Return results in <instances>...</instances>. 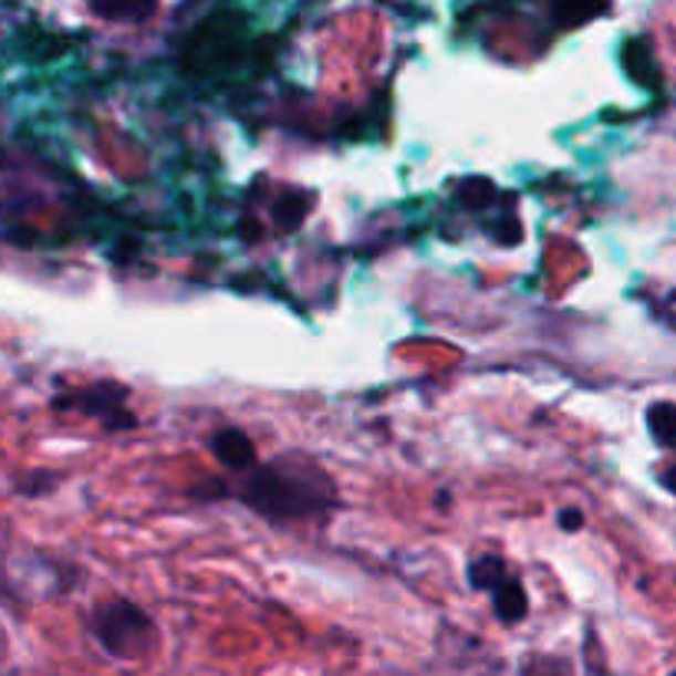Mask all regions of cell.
Instances as JSON below:
<instances>
[{"label": "cell", "mask_w": 676, "mask_h": 676, "mask_svg": "<svg viewBox=\"0 0 676 676\" xmlns=\"http://www.w3.org/2000/svg\"><path fill=\"white\" fill-rule=\"evenodd\" d=\"M238 499L268 521H301L318 518L337 506L334 479L308 456H281L274 462L254 466L238 482Z\"/></svg>", "instance_id": "cell-1"}, {"label": "cell", "mask_w": 676, "mask_h": 676, "mask_svg": "<svg viewBox=\"0 0 676 676\" xmlns=\"http://www.w3.org/2000/svg\"><path fill=\"white\" fill-rule=\"evenodd\" d=\"M90 631H93V637L100 641V647H103L106 654L119 657V661L143 657V654H149L153 644H156V624H153V617H149L139 604H133V601H126V597H110V601H103V604L93 611V617H90Z\"/></svg>", "instance_id": "cell-2"}, {"label": "cell", "mask_w": 676, "mask_h": 676, "mask_svg": "<svg viewBox=\"0 0 676 676\" xmlns=\"http://www.w3.org/2000/svg\"><path fill=\"white\" fill-rule=\"evenodd\" d=\"M126 399H129V386H123V383H93V386L80 389L76 396L56 399V409H76L83 416L100 419L106 429H133L139 419H136V413L126 409Z\"/></svg>", "instance_id": "cell-3"}, {"label": "cell", "mask_w": 676, "mask_h": 676, "mask_svg": "<svg viewBox=\"0 0 676 676\" xmlns=\"http://www.w3.org/2000/svg\"><path fill=\"white\" fill-rule=\"evenodd\" d=\"M208 449H211V456H215L225 469H231V472H248V469H254V462H258L254 443H251L248 433H241V429H218V433L211 436Z\"/></svg>", "instance_id": "cell-4"}, {"label": "cell", "mask_w": 676, "mask_h": 676, "mask_svg": "<svg viewBox=\"0 0 676 676\" xmlns=\"http://www.w3.org/2000/svg\"><path fill=\"white\" fill-rule=\"evenodd\" d=\"M86 3L103 20H146L159 7V0H86Z\"/></svg>", "instance_id": "cell-5"}, {"label": "cell", "mask_w": 676, "mask_h": 676, "mask_svg": "<svg viewBox=\"0 0 676 676\" xmlns=\"http://www.w3.org/2000/svg\"><path fill=\"white\" fill-rule=\"evenodd\" d=\"M506 581V564H502V558H496V554H482V558H476L472 568H469V584H472L476 591L496 594Z\"/></svg>", "instance_id": "cell-6"}, {"label": "cell", "mask_w": 676, "mask_h": 676, "mask_svg": "<svg viewBox=\"0 0 676 676\" xmlns=\"http://www.w3.org/2000/svg\"><path fill=\"white\" fill-rule=\"evenodd\" d=\"M492 601H496V617L506 621V624H518L528 614V597H524L521 584L511 581V578L492 594Z\"/></svg>", "instance_id": "cell-7"}, {"label": "cell", "mask_w": 676, "mask_h": 676, "mask_svg": "<svg viewBox=\"0 0 676 676\" xmlns=\"http://www.w3.org/2000/svg\"><path fill=\"white\" fill-rule=\"evenodd\" d=\"M647 429L657 439V446L676 453V406L674 403H654L647 409Z\"/></svg>", "instance_id": "cell-8"}, {"label": "cell", "mask_w": 676, "mask_h": 676, "mask_svg": "<svg viewBox=\"0 0 676 676\" xmlns=\"http://www.w3.org/2000/svg\"><path fill=\"white\" fill-rule=\"evenodd\" d=\"M53 486H56V479L50 476V472H27V476H20L17 479V492L20 496H27V499H37V496H46V492H53Z\"/></svg>", "instance_id": "cell-9"}, {"label": "cell", "mask_w": 676, "mask_h": 676, "mask_svg": "<svg viewBox=\"0 0 676 676\" xmlns=\"http://www.w3.org/2000/svg\"><path fill=\"white\" fill-rule=\"evenodd\" d=\"M558 528L568 531V534L581 531V528H584V511H581V508H561V511H558Z\"/></svg>", "instance_id": "cell-10"}, {"label": "cell", "mask_w": 676, "mask_h": 676, "mask_svg": "<svg viewBox=\"0 0 676 676\" xmlns=\"http://www.w3.org/2000/svg\"><path fill=\"white\" fill-rule=\"evenodd\" d=\"M661 482H664V486H667L670 492H676V466H674V469H667V472H664V479H661Z\"/></svg>", "instance_id": "cell-11"}, {"label": "cell", "mask_w": 676, "mask_h": 676, "mask_svg": "<svg viewBox=\"0 0 676 676\" xmlns=\"http://www.w3.org/2000/svg\"><path fill=\"white\" fill-rule=\"evenodd\" d=\"M670 676H676V674H670Z\"/></svg>", "instance_id": "cell-12"}]
</instances>
